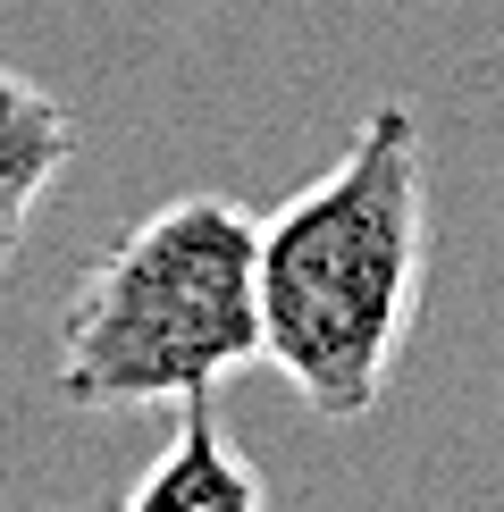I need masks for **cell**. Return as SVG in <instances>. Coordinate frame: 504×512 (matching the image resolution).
<instances>
[{"label":"cell","mask_w":504,"mask_h":512,"mask_svg":"<svg viewBox=\"0 0 504 512\" xmlns=\"http://www.w3.org/2000/svg\"><path fill=\"white\" fill-rule=\"evenodd\" d=\"M429 135L404 101L261 219V361L311 420H370L429 303Z\"/></svg>","instance_id":"cell-1"},{"label":"cell","mask_w":504,"mask_h":512,"mask_svg":"<svg viewBox=\"0 0 504 512\" xmlns=\"http://www.w3.org/2000/svg\"><path fill=\"white\" fill-rule=\"evenodd\" d=\"M261 361V210L177 194L143 210L59 311L76 412H177Z\"/></svg>","instance_id":"cell-2"},{"label":"cell","mask_w":504,"mask_h":512,"mask_svg":"<svg viewBox=\"0 0 504 512\" xmlns=\"http://www.w3.org/2000/svg\"><path fill=\"white\" fill-rule=\"evenodd\" d=\"M118 512H269V479H261V462L219 429L210 395H194V403H177V429H168V445L143 462V479L126 487Z\"/></svg>","instance_id":"cell-3"},{"label":"cell","mask_w":504,"mask_h":512,"mask_svg":"<svg viewBox=\"0 0 504 512\" xmlns=\"http://www.w3.org/2000/svg\"><path fill=\"white\" fill-rule=\"evenodd\" d=\"M68 152H76V118L59 110V93L17 76V68H0V236L9 244L34 219V202L59 185Z\"/></svg>","instance_id":"cell-4"},{"label":"cell","mask_w":504,"mask_h":512,"mask_svg":"<svg viewBox=\"0 0 504 512\" xmlns=\"http://www.w3.org/2000/svg\"><path fill=\"white\" fill-rule=\"evenodd\" d=\"M9 252H17V244H9V236H0V269H9Z\"/></svg>","instance_id":"cell-5"}]
</instances>
